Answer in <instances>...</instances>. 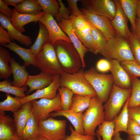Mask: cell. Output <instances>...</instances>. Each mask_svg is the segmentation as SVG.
<instances>
[{
  "label": "cell",
  "instance_id": "7",
  "mask_svg": "<svg viewBox=\"0 0 140 140\" xmlns=\"http://www.w3.org/2000/svg\"><path fill=\"white\" fill-rule=\"evenodd\" d=\"M37 67L41 72L60 75L64 71L59 62L53 45L48 42L36 56Z\"/></svg>",
  "mask_w": 140,
  "mask_h": 140
},
{
  "label": "cell",
  "instance_id": "55",
  "mask_svg": "<svg viewBox=\"0 0 140 140\" xmlns=\"http://www.w3.org/2000/svg\"><path fill=\"white\" fill-rule=\"evenodd\" d=\"M112 140H123L120 137V133L116 134L113 137Z\"/></svg>",
  "mask_w": 140,
  "mask_h": 140
},
{
  "label": "cell",
  "instance_id": "6",
  "mask_svg": "<svg viewBox=\"0 0 140 140\" xmlns=\"http://www.w3.org/2000/svg\"><path fill=\"white\" fill-rule=\"evenodd\" d=\"M132 89L119 87L114 83L109 97L103 105L104 120L111 121L117 116L130 97Z\"/></svg>",
  "mask_w": 140,
  "mask_h": 140
},
{
  "label": "cell",
  "instance_id": "53",
  "mask_svg": "<svg viewBox=\"0 0 140 140\" xmlns=\"http://www.w3.org/2000/svg\"><path fill=\"white\" fill-rule=\"evenodd\" d=\"M137 17L140 18V0H137Z\"/></svg>",
  "mask_w": 140,
  "mask_h": 140
},
{
  "label": "cell",
  "instance_id": "30",
  "mask_svg": "<svg viewBox=\"0 0 140 140\" xmlns=\"http://www.w3.org/2000/svg\"><path fill=\"white\" fill-rule=\"evenodd\" d=\"M15 8L19 13L28 14H38L41 12L42 10L35 0H24Z\"/></svg>",
  "mask_w": 140,
  "mask_h": 140
},
{
  "label": "cell",
  "instance_id": "25",
  "mask_svg": "<svg viewBox=\"0 0 140 140\" xmlns=\"http://www.w3.org/2000/svg\"><path fill=\"white\" fill-rule=\"evenodd\" d=\"M129 98L125 103L119 114L113 120L115 125L113 136L120 132L127 133V126L129 118L128 107Z\"/></svg>",
  "mask_w": 140,
  "mask_h": 140
},
{
  "label": "cell",
  "instance_id": "35",
  "mask_svg": "<svg viewBox=\"0 0 140 140\" xmlns=\"http://www.w3.org/2000/svg\"><path fill=\"white\" fill-rule=\"evenodd\" d=\"M115 125L113 120H104L98 126L96 131V135H100L103 140H112Z\"/></svg>",
  "mask_w": 140,
  "mask_h": 140
},
{
  "label": "cell",
  "instance_id": "49",
  "mask_svg": "<svg viewBox=\"0 0 140 140\" xmlns=\"http://www.w3.org/2000/svg\"><path fill=\"white\" fill-rule=\"evenodd\" d=\"M12 39L7 31L0 25V44L2 46L8 44Z\"/></svg>",
  "mask_w": 140,
  "mask_h": 140
},
{
  "label": "cell",
  "instance_id": "33",
  "mask_svg": "<svg viewBox=\"0 0 140 140\" xmlns=\"http://www.w3.org/2000/svg\"><path fill=\"white\" fill-rule=\"evenodd\" d=\"M73 27L76 34L88 51L95 54L100 53L99 50L93 39L91 31L88 33H83L78 31L73 26Z\"/></svg>",
  "mask_w": 140,
  "mask_h": 140
},
{
  "label": "cell",
  "instance_id": "12",
  "mask_svg": "<svg viewBox=\"0 0 140 140\" xmlns=\"http://www.w3.org/2000/svg\"><path fill=\"white\" fill-rule=\"evenodd\" d=\"M38 21L43 24L46 27L48 33V42L53 45L59 40L72 43L69 37L62 31L51 15L44 11Z\"/></svg>",
  "mask_w": 140,
  "mask_h": 140
},
{
  "label": "cell",
  "instance_id": "11",
  "mask_svg": "<svg viewBox=\"0 0 140 140\" xmlns=\"http://www.w3.org/2000/svg\"><path fill=\"white\" fill-rule=\"evenodd\" d=\"M80 10L88 21L100 31L107 39L117 36L111 20L108 18L91 13L83 8Z\"/></svg>",
  "mask_w": 140,
  "mask_h": 140
},
{
  "label": "cell",
  "instance_id": "10",
  "mask_svg": "<svg viewBox=\"0 0 140 140\" xmlns=\"http://www.w3.org/2000/svg\"><path fill=\"white\" fill-rule=\"evenodd\" d=\"M83 8L89 12L99 15L105 16L111 20L116 14V7L114 0H80Z\"/></svg>",
  "mask_w": 140,
  "mask_h": 140
},
{
  "label": "cell",
  "instance_id": "21",
  "mask_svg": "<svg viewBox=\"0 0 140 140\" xmlns=\"http://www.w3.org/2000/svg\"><path fill=\"white\" fill-rule=\"evenodd\" d=\"M54 75L41 72L36 75H29L26 83L29 89L26 93L27 94L33 90L43 89L52 82Z\"/></svg>",
  "mask_w": 140,
  "mask_h": 140
},
{
  "label": "cell",
  "instance_id": "2",
  "mask_svg": "<svg viewBox=\"0 0 140 140\" xmlns=\"http://www.w3.org/2000/svg\"><path fill=\"white\" fill-rule=\"evenodd\" d=\"M100 54L109 60H116L120 63L135 60L128 41L117 36L107 39Z\"/></svg>",
  "mask_w": 140,
  "mask_h": 140
},
{
  "label": "cell",
  "instance_id": "51",
  "mask_svg": "<svg viewBox=\"0 0 140 140\" xmlns=\"http://www.w3.org/2000/svg\"><path fill=\"white\" fill-rule=\"evenodd\" d=\"M135 36L140 42V18L137 17L135 23V27L132 32Z\"/></svg>",
  "mask_w": 140,
  "mask_h": 140
},
{
  "label": "cell",
  "instance_id": "29",
  "mask_svg": "<svg viewBox=\"0 0 140 140\" xmlns=\"http://www.w3.org/2000/svg\"><path fill=\"white\" fill-rule=\"evenodd\" d=\"M11 57L9 52L0 47V78L7 79L12 73L9 65Z\"/></svg>",
  "mask_w": 140,
  "mask_h": 140
},
{
  "label": "cell",
  "instance_id": "3",
  "mask_svg": "<svg viewBox=\"0 0 140 140\" xmlns=\"http://www.w3.org/2000/svg\"><path fill=\"white\" fill-rule=\"evenodd\" d=\"M84 72L81 68L78 72L72 74L64 72L60 76V86L68 88L74 94L93 97L97 96L92 85L84 76Z\"/></svg>",
  "mask_w": 140,
  "mask_h": 140
},
{
  "label": "cell",
  "instance_id": "23",
  "mask_svg": "<svg viewBox=\"0 0 140 140\" xmlns=\"http://www.w3.org/2000/svg\"><path fill=\"white\" fill-rule=\"evenodd\" d=\"M32 110L31 101H30L24 103L19 110L13 113V119L19 137L29 118Z\"/></svg>",
  "mask_w": 140,
  "mask_h": 140
},
{
  "label": "cell",
  "instance_id": "54",
  "mask_svg": "<svg viewBox=\"0 0 140 140\" xmlns=\"http://www.w3.org/2000/svg\"><path fill=\"white\" fill-rule=\"evenodd\" d=\"M128 140H140V135L129 136Z\"/></svg>",
  "mask_w": 140,
  "mask_h": 140
},
{
  "label": "cell",
  "instance_id": "27",
  "mask_svg": "<svg viewBox=\"0 0 140 140\" xmlns=\"http://www.w3.org/2000/svg\"><path fill=\"white\" fill-rule=\"evenodd\" d=\"M39 29L37 38L30 48L32 52L37 55L43 47L48 42L49 34L48 31L44 24L39 21Z\"/></svg>",
  "mask_w": 140,
  "mask_h": 140
},
{
  "label": "cell",
  "instance_id": "32",
  "mask_svg": "<svg viewBox=\"0 0 140 140\" xmlns=\"http://www.w3.org/2000/svg\"><path fill=\"white\" fill-rule=\"evenodd\" d=\"M93 97L74 94L70 110L76 113L83 112L89 107Z\"/></svg>",
  "mask_w": 140,
  "mask_h": 140
},
{
  "label": "cell",
  "instance_id": "38",
  "mask_svg": "<svg viewBox=\"0 0 140 140\" xmlns=\"http://www.w3.org/2000/svg\"><path fill=\"white\" fill-rule=\"evenodd\" d=\"M73 27L80 32L87 33L91 31L89 23L83 15L76 16L71 15L69 19Z\"/></svg>",
  "mask_w": 140,
  "mask_h": 140
},
{
  "label": "cell",
  "instance_id": "45",
  "mask_svg": "<svg viewBox=\"0 0 140 140\" xmlns=\"http://www.w3.org/2000/svg\"><path fill=\"white\" fill-rule=\"evenodd\" d=\"M129 136L140 135V125L129 118L127 133Z\"/></svg>",
  "mask_w": 140,
  "mask_h": 140
},
{
  "label": "cell",
  "instance_id": "5",
  "mask_svg": "<svg viewBox=\"0 0 140 140\" xmlns=\"http://www.w3.org/2000/svg\"><path fill=\"white\" fill-rule=\"evenodd\" d=\"M84 75L95 91L97 96L103 103L106 102L114 84L111 74L99 73L92 67L84 72Z\"/></svg>",
  "mask_w": 140,
  "mask_h": 140
},
{
  "label": "cell",
  "instance_id": "48",
  "mask_svg": "<svg viewBox=\"0 0 140 140\" xmlns=\"http://www.w3.org/2000/svg\"><path fill=\"white\" fill-rule=\"evenodd\" d=\"M129 118L140 125V106L128 108Z\"/></svg>",
  "mask_w": 140,
  "mask_h": 140
},
{
  "label": "cell",
  "instance_id": "42",
  "mask_svg": "<svg viewBox=\"0 0 140 140\" xmlns=\"http://www.w3.org/2000/svg\"><path fill=\"white\" fill-rule=\"evenodd\" d=\"M135 60L140 65V42L135 35L131 32L128 40Z\"/></svg>",
  "mask_w": 140,
  "mask_h": 140
},
{
  "label": "cell",
  "instance_id": "17",
  "mask_svg": "<svg viewBox=\"0 0 140 140\" xmlns=\"http://www.w3.org/2000/svg\"><path fill=\"white\" fill-rule=\"evenodd\" d=\"M0 140H21L13 119L0 110Z\"/></svg>",
  "mask_w": 140,
  "mask_h": 140
},
{
  "label": "cell",
  "instance_id": "19",
  "mask_svg": "<svg viewBox=\"0 0 140 140\" xmlns=\"http://www.w3.org/2000/svg\"><path fill=\"white\" fill-rule=\"evenodd\" d=\"M83 112L76 113L70 110H65L61 109L51 113L49 117H65L70 121L76 132L84 135L83 124Z\"/></svg>",
  "mask_w": 140,
  "mask_h": 140
},
{
  "label": "cell",
  "instance_id": "16",
  "mask_svg": "<svg viewBox=\"0 0 140 140\" xmlns=\"http://www.w3.org/2000/svg\"><path fill=\"white\" fill-rule=\"evenodd\" d=\"M109 61L114 83L122 88H131L132 79L120 63L116 60Z\"/></svg>",
  "mask_w": 140,
  "mask_h": 140
},
{
  "label": "cell",
  "instance_id": "40",
  "mask_svg": "<svg viewBox=\"0 0 140 140\" xmlns=\"http://www.w3.org/2000/svg\"><path fill=\"white\" fill-rule=\"evenodd\" d=\"M131 79L140 77V65L135 60H129L120 63Z\"/></svg>",
  "mask_w": 140,
  "mask_h": 140
},
{
  "label": "cell",
  "instance_id": "24",
  "mask_svg": "<svg viewBox=\"0 0 140 140\" xmlns=\"http://www.w3.org/2000/svg\"><path fill=\"white\" fill-rule=\"evenodd\" d=\"M17 54L24 61V65L26 67L32 65L37 67L36 56L29 49L19 46L14 41L3 45Z\"/></svg>",
  "mask_w": 140,
  "mask_h": 140
},
{
  "label": "cell",
  "instance_id": "13",
  "mask_svg": "<svg viewBox=\"0 0 140 140\" xmlns=\"http://www.w3.org/2000/svg\"><path fill=\"white\" fill-rule=\"evenodd\" d=\"M58 23L62 31L69 37L77 50L81 59L82 68H85V56L88 51L76 34L72 24L68 20L65 19H61Z\"/></svg>",
  "mask_w": 140,
  "mask_h": 140
},
{
  "label": "cell",
  "instance_id": "14",
  "mask_svg": "<svg viewBox=\"0 0 140 140\" xmlns=\"http://www.w3.org/2000/svg\"><path fill=\"white\" fill-rule=\"evenodd\" d=\"M116 7V14L111 20L117 36L128 40L131 34L128 25V19L124 13L118 0H114Z\"/></svg>",
  "mask_w": 140,
  "mask_h": 140
},
{
  "label": "cell",
  "instance_id": "56",
  "mask_svg": "<svg viewBox=\"0 0 140 140\" xmlns=\"http://www.w3.org/2000/svg\"><path fill=\"white\" fill-rule=\"evenodd\" d=\"M37 140H49L45 137L39 135L38 136Z\"/></svg>",
  "mask_w": 140,
  "mask_h": 140
},
{
  "label": "cell",
  "instance_id": "39",
  "mask_svg": "<svg viewBox=\"0 0 140 140\" xmlns=\"http://www.w3.org/2000/svg\"><path fill=\"white\" fill-rule=\"evenodd\" d=\"M43 11L55 17L57 15L60 8L58 1L56 0H37Z\"/></svg>",
  "mask_w": 140,
  "mask_h": 140
},
{
  "label": "cell",
  "instance_id": "4",
  "mask_svg": "<svg viewBox=\"0 0 140 140\" xmlns=\"http://www.w3.org/2000/svg\"><path fill=\"white\" fill-rule=\"evenodd\" d=\"M103 103L96 96L93 97L90 105L84 114V135L95 136V130L105 120Z\"/></svg>",
  "mask_w": 140,
  "mask_h": 140
},
{
  "label": "cell",
  "instance_id": "57",
  "mask_svg": "<svg viewBox=\"0 0 140 140\" xmlns=\"http://www.w3.org/2000/svg\"><path fill=\"white\" fill-rule=\"evenodd\" d=\"M38 135L36 136L30 138L26 140H37L38 136Z\"/></svg>",
  "mask_w": 140,
  "mask_h": 140
},
{
  "label": "cell",
  "instance_id": "18",
  "mask_svg": "<svg viewBox=\"0 0 140 140\" xmlns=\"http://www.w3.org/2000/svg\"><path fill=\"white\" fill-rule=\"evenodd\" d=\"M0 25L6 29L12 40H16L26 46H29L32 43V40L28 36L23 34L13 26L10 18L0 13Z\"/></svg>",
  "mask_w": 140,
  "mask_h": 140
},
{
  "label": "cell",
  "instance_id": "52",
  "mask_svg": "<svg viewBox=\"0 0 140 140\" xmlns=\"http://www.w3.org/2000/svg\"><path fill=\"white\" fill-rule=\"evenodd\" d=\"M24 0H4L5 2L8 5H12L15 7Z\"/></svg>",
  "mask_w": 140,
  "mask_h": 140
},
{
  "label": "cell",
  "instance_id": "36",
  "mask_svg": "<svg viewBox=\"0 0 140 140\" xmlns=\"http://www.w3.org/2000/svg\"><path fill=\"white\" fill-rule=\"evenodd\" d=\"M131 89L128 108L140 106V80L137 78L132 79Z\"/></svg>",
  "mask_w": 140,
  "mask_h": 140
},
{
  "label": "cell",
  "instance_id": "1",
  "mask_svg": "<svg viewBox=\"0 0 140 140\" xmlns=\"http://www.w3.org/2000/svg\"><path fill=\"white\" fill-rule=\"evenodd\" d=\"M53 46L64 72L72 74L78 72L82 68L79 53L72 43L59 40Z\"/></svg>",
  "mask_w": 140,
  "mask_h": 140
},
{
  "label": "cell",
  "instance_id": "20",
  "mask_svg": "<svg viewBox=\"0 0 140 140\" xmlns=\"http://www.w3.org/2000/svg\"><path fill=\"white\" fill-rule=\"evenodd\" d=\"M43 12L42 11L36 14H23L18 12L15 8L10 19L14 27L22 33L25 31L24 26L32 22H38Z\"/></svg>",
  "mask_w": 140,
  "mask_h": 140
},
{
  "label": "cell",
  "instance_id": "31",
  "mask_svg": "<svg viewBox=\"0 0 140 140\" xmlns=\"http://www.w3.org/2000/svg\"><path fill=\"white\" fill-rule=\"evenodd\" d=\"M0 91L8 94L15 95L20 98L24 97L27 95L25 94L27 91L26 85L22 87H18L12 85L10 81L8 79L0 82Z\"/></svg>",
  "mask_w": 140,
  "mask_h": 140
},
{
  "label": "cell",
  "instance_id": "9",
  "mask_svg": "<svg viewBox=\"0 0 140 140\" xmlns=\"http://www.w3.org/2000/svg\"><path fill=\"white\" fill-rule=\"evenodd\" d=\"M31 103L32 111L38 122L47 119L53 112L62 109L58 92L54 99L42 98L38 100H32Z\"/></svg>",
  "mask_w": 140,
  "mask_h": 140
},
{
  "label": "cell",
  "instance_id": "15",
  "mask_svg": "<svg viewBox=\"0 0 140 140\" xmlns=\"http://www.w3.org/2000/svg\"><path fill=\"white\" fill-rule=\"evenodd\" d=\"M60 75H55L53 81L48 86L41 89L37 90L33 93L26 97L20 98L22 105L25 103L36 99L45 98L52 99L57 95V91L60 87Z\"/></svg>",
  "mask_w": 140,
  "mask_h": 140
},
{
  "label": "cell",
  "instance_id": "26",
  "mask_svg": "<svg viewBox=\"0 0 140 140\" xmlns=\"http://www.w3.org/2000/svg\"><path fill=\"white\" fill-rule=\"evenodd\" d=\"M118 1L124 13L130 22L133 31L135 27L137 0Z\"/></svg>",
  "mask_w": 140,
  "mask_h": 140
},
{
  "label": "cell",
  "instance_id": "41",
  "mask_svg": "<svg viewBox=\"0 0 140 140\" xmlns=\"http://www.w3.org/2000/svg\"><path fill=\"white\" fill-rule=\"evenodd\" d=\"M89 23L92 35L100 51V53L101 52L104 46L107 39L100 31L94 26L90 23Z\"/></svg>",
  "mask_w": 140,
  "mask_h": 140
},
{
  "label": "cell",
  "instance_id": "46",
  "mask_svg": "<svg viewBox=\"0 0 140 140\" xmlns=\"http://www.w3.org/2000/svg\"><path fill=\"white\" fill-rule=\"evenodd\" d=\"M110 64L106 59H101L99 60L96 65V69L98 72L105 73L110 71Z\"/></svg>",
  "mask_w": 140,
  "mask_h": 140
},
{
  "label": "cell",
  "instance_id": "34",
  "mask_svg": "<svg viewBox=\"0 0 140 140\" xmlns=\"http://www.w3.org/2000/svg\"><path fill=\"white\" fill-rule=\"evenodd\" d=\"M6 99L0 102V110L4 111H10L13 113L19 110L23 105L20 97H13L6 93Z\"/></svg>",
  "mask_w": 140,
  "mask_h": 140
},
{
  "label": "cell",
  "instance_id": "22",
  "mask_svg": "<svg viewBox=\"0 0 140 140\" xmlns=\"http://www.w3.org/2000/svg\"><path fill=\"white\" fill-rule=\"evenodd\" d=\"M10 63L13 79L12 82V85L18 87H22L26 85L29 75L26 70V67L24 65H20L12 58H11Z\"/></svg>",
  "mask_w": 140,
  "mask_h": 140
},
{
  "label": "cell",
  "instance_id": "28",
  "mask_svg": "<svg viewBox=\"0 0 140 140\" xmlns=\"http://www.w3.org/2000/svg\"><path fill=\"white\" fill-rule=\"evenodd\" d=\"M38 122L32 110L26 125L19 137L21 140H26L38 135Z\"/></svg>",
  "mask_w": 140,
  "mask_h": 140
},
{
  "label": "cell",
  "instance_id": "44",
  "mask_svg": "<svg viewBox=\"0 0 140 140\" xmlns=\"http://www.w3.org/2000/svg\"><path fill=\"white\" fill-rule=\"evenodd\" d=\"M58 1L59 4L60 8L58 14L55 17L57 22H58L62 19L68 20L71 15L70 10L65 6L61 0Z\"/></svg>",
  "mask_w": 140,
  "mask_h": 140
},
{
  "label": "cell",
  "instance_id": "47",
  "mask_svg": "<svg viewBox=\"0 0 140 140\" xmlns=\"http://www.w3.org/2000/svg\"><path fill=\"white\" fill-rule=\"evenodd\" d=\"M79 0H67L69 7L71 12V15L72 16H76L82 15L83 14L78 8L77 2Z\"/></svg>",
  "mask_w": 140,
  "mask_h": 140
},
{
  "label": "cell",
  "instance_id": "43",
  "mask_svg": "<svg viewBox=\"0 0 140 140\" xmlns=\"http://www.w3.org/2000/svg\"><path fill=\"white\" fill-rule=\"evenodd\" d=\"M69 129L71 134L67 136L64 140H95V136L82 135L76 132L72 127L70 126Z\"/></svg>",
  "mask_w": 140,
  "mask_h": 140
},
{
  "label": "cell",
  "instance_id": "50",
  "mask_svg": "<svg viewBox=\"0 0 140 140\" xmlns=\"http://www.w3.org/2000/svg\"><path fill=\"white\" fill-rule=\"evenodd\" d=\"M13 9L10 8L4 0H0V12L4 15L11 18L13 12Z\"/></svg>",
  "mask_w": 140,
  "mask_h": 140
},
{
  "label": "cell",
  "instance_id": "37",
  "mask_svg": "<svg viewBox=\"0 0 140 140\" xmlns=\"http://www.w3.org/2000/svg\"><path fill=\"white\" fill-rule=\"evenodd\" d=\"M60 96L61 105L62 110H69L72 105L74 94L68 88L60 86L58 89Z\"/></svg>",
  "mask_w": 140,
  "mask_h": 140
},
{
  "label": "cell",
  "instance_id": "8",
  "mask_svg": "<svg viewBox=\"0 0 140 140\" xmlns=\"http://www.w3.org/2000/svg\"><path fill=\"white\" fill-rule=\"evenodd\" d=\"M39 134L49 140H64L66 134V121L51 117L38 122Z\"/></svg>",
  "mask_w": 140,
  "mask_h": 140
},
{
  "label": "cell",
  "instance_id": "58",
  "mask_svg": "<svg viewBox=\"0 0 140 140\" xmlns=\"http://www.w3.org/2000/svg\"><path fill=\"white\" fill-rule=\"evenodd\" d=\"M96 135L97 137L98 140H102L101 137L100 135Z\"/></svg>",
  "mask_w": 140,
  "mask_h": 140
}]
</instances>
